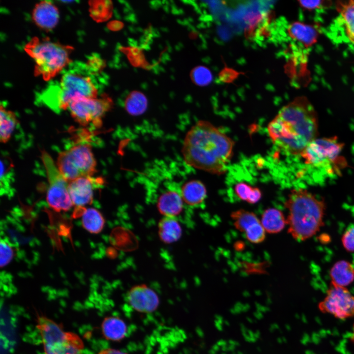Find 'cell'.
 <instances>
[{"mask_svg":"<svg viewBox=\"0 0 354 354\" xmlns=\"http://www.w3.org/2000/svg\"><path fill=\"white\" fill-rule=\"evenodd\" d=\"M41 159L47 177L48 186L46 200L49 206L56 211H68L73 206L68 190V181L61 175L52 158L45 151Z\"/></svg>","mask_w":354,"mask_h":354,"instance_id":"9c48e42d","label":"cell"},{"mask_svg":"<svg viewBox=\"0 0 354 354\" xmlns=\"http://www.w3.org/2000/svg\"><path fill=\"white\" fill-rule=\"evenodd\" d=\"M353 335L351 338V339L353 342H354V325H353Z\"/></svg>","mask_w":354,"mask_h":354,"instance_id":"d590c367","label":"cell"},{"mask_svg":"<svg viewBox=\"0 0 354 354\" xmlns=\"http://www.w3.org/2000/svg\"><path fill=\"white\" fill-rule=\"evenodd\" d=\"M181 234V227L176 217L165 216L159 223V236L165 242L170 243L177 241Z\"/></svg>","mask_w":354,"mask_h":354,"instance_id":"cb8c5ba5","label":"cell"},{"mask_svg":"<svg viewBox=\"0 0 354 354\" xmlns=\"http://www.w3.org/2000/svg\"><path fill=\"white\" fill-rule=\"evenodd\" d=\"M287 33L292 39L306 48L314 44L319 37V31L316 28L299 21L288 25Z\"/></svg>","mask_w":354,"mask_h":354,"instance_id":"e0dca14e","label":"cell"},{"mask_svg":"<svg viewBox=\"0 0 354 354\" xmlns=\"http://www.w3.org/2000/svg\"><path fill=\"white\" fill-rule=\"evenodd\" d=\"M99 354H127L119 350L113 349H108L102 351Z\"/></svg>","mask_w":354,"mask_h":354,"instance_id":"e575fe53","label":"cell"},{"mask_svg":"<svg viewBox=\"0 0 354 354\" xmlns=\"http://www.w3.org/2000/svg\"><path fill=\"white\" fill-rule=\"evenodd\" d=\"M318 120L315 109L304 96L283 107L267 127L273 144L285 153L299 156L317 138Z\"/></svg>","mask_w":354,"mask_h":354,"instance_id":"6da1fadb","label":"cell"},{"mask_svg":"<svg viewBox=\"0 0 354 354\" xmlns=\"http://www.w3.org/2000/svg\"><path fill=\"white\" fill-rule=\"evenodd\" d=\"M231 217L235 228L244 234L261 223L255 213L243 209L233 211Z\"/></svg>","mask_w":354,"mask_h":354,"instance_id":"7402d4cb","label":"cell"},{"mask_svg":"<svg viewBox=\"0 0 354 354\" xmlns=\"http://www.w3.org/2000/svg\"><path fill=\"white\" fill-rule=\"evenodd\" d=\"M234 189L236 196L240 200L250 204L257 203L262 197V191L258 187H253L244 182L236 184Z\"/></svg>","mask_w":354,"mask_h":354,"instance_id":"4316f807","label":"cell"},{"mask_svg":"<svg viewBox=\"0 0 354 354\" xmlns=\"http://www.w3.org/2000/svg\"><path fill=\"white\" fill-rule=\"evenodd\" d=\"M190 78L193 83L200 87L207 86L213 80L211 71L207 67L203 65L193 68L190 72Z\"/></svg>","mask_w":354,"mask_h":354,"instance_id":"83f0119b","label":"cell"},{"mask_svg":"<svg viewBox=\"0 0 354 354\" xmlns=\"http://www.w3.org/2000/svg\"><path fill=\"white\" fill-rule=\"evenodd\" d=\"M342 243L348 252H354V225L348 228L342 235Z\"/></svg>","mask_w":354,"mask_h":354,"instance_id":"d6a6232c","label":"cell"},{"mask_svg":"<svg viewBox=\"0 0 354 354\" xmlns=\"http://www.w3.org/2000/svg\"><path fill=\"white\" fill-rule=\"evenodd\" d=\"M12 165L8 158L3 157L1 159L0 188L5 192L10 189V183L12 178Z\"/></svg>","mask_w":354,"mask_h":354,"instance_id":"f1b7e54d","label":"cell"},{"mask_svg":"<svg viewBox=\"0 0 354 354\" xmlns=\"http://www.w3.org/2000/svg\"><path fill=\"white\" fill-rule=\"evenodd\" d=\"M344 144L335 137L316 138L310 143L299 155L311 170L324 177L339 175L346 167L341 155Z\"/></svg>","mask_w":354,"mask_h":354,"instance_id":"8992f818","label":"cell"},{"mask_svg":"<svg viewBox=\"0 0 354 354\" xmlns=\"http://www.w3.org/2000/svg\"><path fill=\"white\" fill-rule=\"evenodd\" d=\"M0 141L7 143L10 139L18 121L15 114L0 105Z\"/></svg>","mask_w":354,"mask_h":354,"instance_id":"d4e9b609","label":"cell"},{"mask_svg":"<svg viewBox=\"0 0 354 354\" xmlns=\"http://www.w3.org/2000/svg\"><path fill=\"white\" fill-rule=\"evenodd\" d=\"M235 142L208 121L201 120L186 133L181 153L189 166L206 172L221 175L227 171Z\"/></svg>","mask_w":354,"mask_h":354,"instance_id":"7a4b0ae2","label":"cell"},{"mask_svg":"<svg viewBox=\"0 0 354 354\" xmlns=\"http://www.w3.org/2000/svg\"><path fill=\"white\" fill-rule=\"evenodd\" d=\"M245 235L247 239L254 244L261 243L266 238V231L261 223Z\"/></svg>","mask_w":354,"mask_h":354,"instance_id":"4dcf8cb0","label":"cell"},{"mask_svg":"<svg viewBox=\"0 0 354 354\" xmlns=\"http://www.w3.org/2000/svg\"><path fill=\"white\" fill-rule=\"evenodd\" d=\"M183 203L179 189L169 187L159 196L157 207L165 216L176 217L182 211Z\"/></svg>","mask_w":354,"mask_h":354,"instance_id":"2e32d148","label":"cell"},{"mask_svg":"<svg viewBox=\"0 0 354 354\" xmlns=\"http://www.w3.org/2000/svg\"><path fill=\"white\" fill-rule=\"evenodd\" d=\"M112 106L111 99L103 95L98 98H77L70 103L69 110L74 120L83 126L102 125V118Z\"/></svg>","mask_w":354,"mask_h":354,"instance_id":"30bf717a","label":"cell"},{"mask_svg":"<svg viewBox=\"0 0 354 354\" xmlns=\"http://www.w3.org/2000/svg\"><path fill=\"white\" fill-rule=\"evenodd\" d=\"M244 73L238 72L232 68L228 67L225 63L224 67L218 74L219 80L224 83H232L236 80L240 74Z\"/></svg>","mask_w":354,"mask_h":354,"instance_id":"1f68e13d","label":"cell"},{"mask_svg":"<svg viewBox=\"0 0 354 354\" xmlns=\"http://www.w3.org/2000/svg\"><path fill=\"white\" fill-rule=\"evenodd\" d=\"M57 166L68 182L83 177H92L96 172V161L91 145L80 143L59 154Z\"/></svg>","mask_w":354,"mask_h":354,"instance_id":"52a82bcc","label":"cell"},{"mask_svg":"<svg viewBox=\"0 0 354 354\" xmlns=\"http://www.w3.org/2000/svg\"><path fill=\"white\" fill-rule=\"evenodd\" d=\"M330 276L332 284L346 287L354 281V267L348 261H339L331 267Z\"/></svg>","mask_w":354,"mask_h":354,"instance_id":"d6986e66","label":"cell"},{"mask_svg":"<svg viewBox=\"0 0 354 354\" xmlns=\"http://www.w3.org/2000/svg\"><path fill=\"white\" fill-rule=\"evenodd\" d=\"M182 200L191 206H197L204 202L206 197V189L204 183L198 180H191L184 183L179 189Z\"/></svg>","mask_w":354,"mask_h":354,"instance_id":"ac0fdd59","label":"cell"},{"mask_svg":"<svg viewBox=\"0 0 354 354\" xmlns=\"http://www.w3.org/2000/svg\"><path fill=\"white\" fill-rule=\"evenodd\" d=\"M336 5L338 28L344 39L354 44V0L338 1Z\"/></svg>","mask_w":354,"mask_h":354,"instance_id":"9a60e30c","label":"cell"},{"mask_svg":"<svg viewBox=\"0 0 354 354\" xmlns=\"http://www.w3.org/2000/svg\"><path fill=\"white\" fill-rule=\"evenodd\" d=\"M261 224L266 232L277 234L280 232L287 224L282 211L276 208H268L263 213Z\"/></svg>","mask_w":354,"mask_h":354,"instance_id":"ffe728a7","label":"cell"},{"mask_svg":"<svg viewBox=\"0 0 354 354\" xmlns=\"http://www.w3.org/2000/svg\"><path fill=\"white\" fill-rule=\"evenodd\" d=\"M285 206L288 211V233L296 240L310 238L324 225V202L306 189H292Z\"/></svg>","mask_w":354,"mask_h":354,"instance_id":"277c9868","label":"cell"},{"mask_svg":"<svg viewBox=\"0 0 354 354\" xmlns=\"http://www.w3.org/2000/svg\"><path fill=\"white\" fill-rule=\"evenodd\" d=\"M102 180L92 177H83L68 182V190L73 205L84 207L91 204L94 188L101 184Z\"/></svg>","mask_w":354,"mask_h":354,"instance_id":"7c38bea8","label":"cell"},{"mask_svg":"<svg viewBox=\"0 0 354 354\" xmlns=\"http://www.w3.org/2000/svg\"><path fill=\"white\" fill-rule=\"evenodd\" d=\"M298 2L302 8L309 11L320 10L326 5L324 0H299Z\"/></svg>","mask_w":354,"mask_h":354,"instance_id":"836d02e7","label":"cell"},{"mask_svg":"<svg viewBox=\"0 0 354 354\" xmlns=\"http://www.w3.org/2000/svg\"><path fill=\"white\" fill-rule=\"evenodd\" d=\"M0 267L6 266L12 261L14 256V251L7 241L1 239L0 242Z\"/></svg>","mask_w":354,"mask_h":354,"instance_id":"f546056e","label":"cell"},{"mask_svg":"<svg viewBox=\"0 0 354 354\" xmlns=\"http://www.w3.org/2000/svg\"><path fill=\"white\" fill-rule=\"evenodd\" d=\"M67 67L62 71L58 83L47 88L40 98L43 104L58 113L68 109L74 99L98 96L93 78L95 72L87 63L72 62Z\"/></svg>","mask_w":354,"mask_h":354,"instance_id":"3957f363","label":"cell"},{"mask_svg":"<svg viewBox=\"0 0 354 354\" xmlns=\"http://www.w3.org/2000/svg\"><path fill=\"white\" fill-rule=\"evenodd\" d=\"M318 307L322 312L339 319L351 318L354 316V295L346 287L331 284Z\"/></svg>","mask_w":354,"mask_h":354,"instance_id":"8fae6325","label":"cell"},{"mask_svg":"<svg viewBox=\"0 0 354 354\" xmlns=\"http://www.w3.org/2000/svg\"><path fill=\"white\" fill-rule=\"evenodd\" d=\"M126 298L130 306L141 313H152L157 309L159 304L156 293L145 285L131 288L127 293Z\"/></svg>","mask_w":354,"mask_h":354,"instance_id":"4fadbf2b","label":"cell"},{"mask_svg":"<svg viewBox=\"0 0 354 354\" xmlns=\"http://www.w3.org/2000/svg\"><path fill=\"white\" fill-rule=\"evenodd\" d=\"M82 211V223L83 228L92 234L100 233L103 229L105 221L102 214L96 209L80 207Z\"/></svg>","mask_w":354,"mask_h":354,"instance_id":"603a6c76","label":"cell"},{"mask_svg":"<svg viewBox=\"0 0 354 354\" xmlns=\"http://www.w3.org/2000/svg\"><path fill=\"white\" fill-rule=\"evenodd\" d=\"M24 50L35 63L34 75L48 81L72 62L70 56L74 48L48 37H34L25 45Z\"/></svg>","mask_w":354,"mask_h":354,"instance_id":"5b68a950","label":"cell"},{"mask_svg":"<svg viewBox=\"0 0 354 354\" xmlns=\"http://www.w3.org/2000/svg\"><path fill=\"white\" fill-rule=\"evenodd\" d=\"M148 106L147 97L144 93L137 90L131 91L126 96L124 101L125 110L132 116H139L144 114Z\"/></svg>","mask_w":354,"mask_h":354,"instance_id":"484cf974","label":"cell"},{"mask_svg":"<svg viewBox=\"0 0 354 354\" xmlns=\"http://www.w3.org/2000/svg\"><path fill=\"white\" fill-rule=\"evenodd\" d=\"M35 24L45 31L53 30L58 24L59 13L58 7L49 0H43L36 3L31 13Z\"/></svg>","mask_w":354,"mask_h":354,"instance_id":"5bb4252c","label":"cell"},{"mask_svg":"<svg viewBox=\"0 0 354 354\" xmlns=\"http://www.w3.org/2000/svg\"><path fill=\"white\" fill-rule=\"evenodd\" d=\"M37 327L45 354H81L83 343L77 334L65 332L58 324L44 316L38 317Z\"/></svg>","mask_w":354,"mask_h":354,"instance_id":"ba28073f","label":"cell"},{"mask_svg":"<svg viewBox=\"0 0 354 354\" xmlns=\"http://www.w3.org/2000/svg\"><path fill=\"white\" fill-rule=\"evenodd\" d=\"M102 330L106 339L116 341L124 338L127 331L124 322L116 317L106 318L102 322Z\"/></svg>","mask_w":354,"mask_h":354,"instance_id":"44dd1931","label":"cell"}]
</instances>
